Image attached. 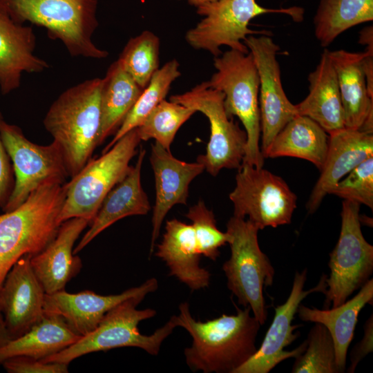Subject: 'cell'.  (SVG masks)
Masks as SVG:
<instances>
[{"label": "cell", "instance_id": "f35d334b", "mask_svg": "<svg viewBox=\"0 0 373 373\" xmlns=\"http://www.w3.org/2000/svg\"><path fill=\"white\" fill-rule=\"evenodd\" d=\"M372 341L373 316L371 314L364 325V334L362 339L353 347L350 353L351 363L347 369V372H354L359 362L372 352Z\"/></svg>", "mask_w": 373, "mask_h": 373}, {"label": "cell", "instance_id": "52a82bcc", "mask_svg": "<svg viewBox=\"0 0 373 373\" xmlns=\"http://www.w3.org/2000/svg\"><path fill=\"white\" fill-rule=\"evenodd\" d=\"M259 229L246 218L233 216L227 224L229 258L222 265L228 289L238 304L249 307L262 325L267 318L263 289L272 285L275 270L260 248Z\"/></svg>", "mask_w": 373, "mask_h": 373}, {"label": "cell", "instance_id": "ac0fdd59", "mask_svg": "<svg viewBox=\"0 0 373 373\" xmlns=\"http://www.w3.org/2000/svg\"><path fill=\"white\" fill-rule=\"evenodd\" d=\"M150 162L156 192L151 219V255L167 213L175 204H186L189 184L204 171V166L198 162L191 163L177 159L171 151L156 142L151 146Z\"/></svg>", "mask_w": 373, "mask_h": 373}, {"label": "cell", "instance_id": "f1b7e54d", "mask_svg": "<svg viewBox=\"0 0 373 373\" xmlns=\"http://www.w3.org/2000/svg\"><path fill=\"white\" fill-rule=\"evenodd\" d=\"M142 90L117 60L111 64L102 78L99 145L114 135Z\"/></svg>", "mask_w": 373, "mask_h": 373}, {"label": "cell", "instance_id": "8992f818", "mask_svg": "<svg viewBox=\"0 0 373 373\" xmlns=\"http://www.w3.org/2000/svg\"><path fill=\"white\" fill-rule=\"evenodd\" d=\"M216 71L209 86L224 95V106L229 117L236 116L247 133V147L242 164L262 167L260 147L261 135L259 108V76L251 54L229 49L213 59Z\"/></svg>", "mask_w": 373, "mask_h": 373}, {"label": "cell", "instance_id": "d590c367", "mask_svg": "<svg viewBox=\"0 0 373 373\" xmlns=\"http://www.w3.org/2000/svg\"><path fill=\"white\" fill-rule=\"evenodd\" d=\"M343 198L373 209V156L352 169L330 190Z\"/></svg>", "mask_w": 373, "mask_h": 373}, {"label": "cell", "instance_id": "8fae6325", "mask_svg": "<svg viewBox=\"0 0 373 373\" xmlns=\"http://www.w3.org/2000/svg\"><path fill=\"white\" fill-rule=\"evenodd\" d=\"M170 101L204 114L210 123L211 134L206 153L198 157L211 175L216 176L222 169H239L247 147V133L227 115L224 95L211 88L207 81L190 90L173 95Z\"/></svg>", "mask_w": 373, "mask_h": 373}, {"label": "cell", "instance_id": "44dd1931", "mask_svg": "<svg viewBox=\"0 0 373 373\" xmlns=\"http://www.w3.org/2000/svg\"><path fill=\"white\" fill-rule=\"evenodd\" d=\"M90 225L82 218L64 221L54 239L39 253L30 258L32 269L46 294L64 289L80 271V258L73 254V246L81 233Z\"/></svg>", "mask_w": 373, "mask_h": 373}, {"label": "cell", "instance_id": "ab89813d", "mask_svg": "<svg viewBox=\"0 0 373 373\" xmlns=\"http://www.w3.org/2000/svg\"><path fill=\"white\" fill-rule=\"evenodd\" d=\"M11 338L8 332L3 316L0 309V347H3L11 341Z\"/></svg>", "mask_w": 373, "mask_h": 373}, {"label": "cell", "instance_id": "1f68e13d", "mask_svg": "<svg viewBox=\"0 0 373 373\" xmlns=\"http://www.w3.org/2000/svg\"><path fill=\"white\" fill-rule=\"evenodd\" d=\"M159 37L149 30L131 38L117 61L122 68L144 89L160 65Z\"/></svg>", "mask_w": 373, "mask_h": 373}, {"label": "cell", "instance_id": "e0dca14e", "mask_svg": "<svg viewBox=\"0 0 373 373\" xmlns=\"http://www.w3.org/2000/svg\"><path fill=\"white\" fill-rule=\"evenodd\" d=\"M157 288V280L151 278L118 294L103 296L92 291L71 294L64 289L45 294L44 311L62 317L69 328L82 337L95 329L105 314L121 302L144 291L153 293Z\"/></svg>", "mask_w": 373, "mask_h": 373}, {"label": "cell", "instance_id": "6da1fadb", "mask_svg": "<svg viewBox=\"0 0 373 373\" xmlns=\"http://www.w3.org/2000/svg\"><path fill=\"white\" fill-rule=\"evenodd\" d=\"M236 309V314H222L201 321L192 316L187 302L180 304L176 323L192 339L191 345L184 351L191 371L234 373L256 353L261 325L251 315L249 307Z\"/></svg>", "mask_w": 373, "mask_h": 373}, {"label": "cell", "instance_id": "d6986e66", "mask_svg": "<svg viewBox=\"0 0 373 373\" xmlns=\"http://www.w3.org/2000/svg\"><path fill=\"white\" fill-rule=\"evenodd\" d=\"M372 156L373 133L344 128L329 134L326 158L307 202V211L315 212L338 182Z\"/></svg>", "mask_w": 373, "mask_h": 373}, {"label": "cell", "instance_id": "ffe728a7", "mask_svg": "<svg viewBox=\"0 0 373 373\" xmlns=\"http://www.w3.org/2000/svg\"><path fill=\"white\" fill-rule=\"evenodd\" d=\"M36 36L31 26L15 21L0 5V90L3 95L21 86L23 73H39L49 68L35 55Z\"/></svg>", "mask_w": 373, "mask_h": 373}, {"label": "cell", "instance_id": "2e32d148", "mask_svg": "<svg viewBox=\"0 0 373 373\" xmlns=\"http://www.w3.org/2000/svg\"><path fill=\"white\" fill-rule=\"evenodd\" d=\"M30 257L24 256L12 266L0 289V309L12 340L28 332L44 315L46 292Z\"/></svg>", "mask_w": 373, "mask_h": 373}, {"label": "cell", "instance_id": "4fadbf2b", "mask_svg": "<svg viewBox=\"0 0 373 373\" xmlns=\"http://www.w3.org/2000/svg\"><path fill=\"white\" fill-rule=\"evenodd\" d=\"M0 137L10 157L15 173V186L3 212L14 210L30 193L47 181L66 182L68 175L59 146L52 140L48 145L30 141L21 128L6 122L0 124Z\"/></svg>", "mask_w": 373, "mask_h": 373}, {"label": "cell", "instance_id": "7a4b0ae2", "mask_svg": "<svg viewBox=\"0 0 373 373\" xmlns=\"http://www.w3.org/2000/svg\"><path fill=\"white\" fill-rule=\"evenodd\" d=\"M65 198L64 184L47 181L18 207L0 215V289L21 257L37 254L56 236Z\"/></svg>", "mask_w": 373, "mask_h": 373}, {"label": "cell", "instance_id": "7c38bea8", "mask_svg": "<svg viewBox=\"0 0 373 373\" xmlns=\"http://www.w3.org/2000/svg\"><path fill=\"white\" fill-rule=\"evenodd\" d=\"M229 199L233 216L247 217L260 230L289 224L297 197L281 177L262 167L242 164Z\"/></svg>", "mask_w": 373, "mask_h": 373}, {"label": "cell", "instance_id": "74e56055", "mask_svg": "<svg viewBox=\"0 0 373 373\" xmlns=\"http://www.w3.org/2000/svg\"><path fill=\"white\" fill-rule=\"evenodd\" d=\"M3 119L0 112V124ZM15 182L12 164L0 137V207L2 211L12 193Z\"/></svg>", "mask_w": 373, "mask_h": 373}, {"label": "cell", "instance_id": "ba28073f", "mask_svg": "<svg viewBox=\"0 0 373 373\" xmlns=\"http://www.w3.org/2000/svg\"><path fill=\"white\" fill-rule=\"evenodd\" d=\"M140 142L137 128L130 131L100 157L90 158L64 184L66 198L59 216L61 224L70 218H82L90 224L106 195L130 171V162Z\"/></svg>", "mask_w": 373, "mask_h": 373}, {"label": "cell", "instance_id": "d4e9b609", "mask_svg": "<svg viewBox=\"0 0 373 373\" xmlns=\"http://www.w3.org/2000/svg\"><path fill=\"white\" fill-rule=\"evenodd\" d=\"M329 52L324 49L315 70L308 75V95L295 104L299 115L312 119L328 135L345 128L337 76Z\"/></svg>", "mask_w": 373, "mask_h": 373}, {"label": "cell", "instance_id": "603a6c76", "mask_svg": "<svg viewBox=\"0 0 373 373\" xmlns=\"http://www.w3.org/2000/svg\"><path fill=\"white\" fill-rule=\"evenodd\" d=\"M146 151L142 146L135 164L103 200L90 228L73 249L77 254L97 236L117 221L131 216L146 215L151 210L148 196L141 184V171Z\"/></svg>", "mask_w": 373, "mask_h": 373}, {"label": "cell", "instance_id": "f546056e", "mask_svg": "<svg viewBox=\"0 0 373 373\" xmlns=\"http://www.w3.org/2000/svg\"><path fill=\"white\" fill-rule=\"evenodd\" d=\"M373 20V0H320L314 17V35L322 47L341 33Z\"/></svg>", "mask_w": 373, "mask_h": 373}, {"label": "cell", "instance_id": "d6a6232c", "mask_svg": "<svg viewBox=\"0 0 373 373\" xmlns=\"http://www.w3.org/2000/svg\"><path fill=\"white\" fill-rule=\"evenodd\" d=\"M197 111L180 104L163 99L137 127L143 141L154 139L167 151L182 126Z\"/></svg>", "mask_w": 373, "mask_h": 373}, {"label": "cell", "instance_id": "9c48e42d", "mask_svg": "<svg viewBox=\"0 0 373 373\" xmlns=\"http://www.w3.org/2000/svg\"><path fill=\"white\" fill-rule=\"evenodd\" d=\"M196 8L197 13L204 17L186 32V41L193 48L208 51L214 57L222 54V46L248 53L244 44L247 36L271 35L267 30L256 31L249 28L250 21L257 16L285 14L295 21H302L304 16V9L300 7L269 8L260 6L256 0H215Z\"/></svg>", "mask_w": 373, "mask_h": 373}, {"label": "cell", "instance_id": "4316f807", "mask_svg": "<svg viewBox=\"0 0 373 373\" xmlns=\"http://www.w3.org/2000/svg\"><path fill=\"white\" fill-rule=\"evenodd\" d=\"M329 145V135L314 120L297 115L276 135L264 158L294 157L306 160L320 171Z\"/></svg>", "mask_w": 373, "mask_h": 373}, {"label": "cell", "instance_id": "7402d4cb", "mask_svg": "<svg viewBox=\"0 0 373 373\" xmlns=\"http://www.w3.org/2000/svg\"><path fill=\"white\" fill-rule=\"evenodd\" d=\"M344 111L345 128L373 133V96L369 93L363 59L364 52H329Z\"/></svg>", "mask_w": 373, "mask_h": 373}, {"label": "cell", "instance_id": "4dcf8cb0", "mask_svg": "<svg viewBox=\"0 0 373 373\" xmlns=\"http://www.w3.org/2000/svg\"><path fill=\"white\" fill-rule=\"evenodd\" d=\"M179 63L176 59L166 62L152 76L149 84L130 110L112 140L102 153L111 149L123 135L138 127L148 115L164 99L172 83L180 76Z\"/></svg>", "mask_w": 373, "mask_h": 373}, {"label": "cell", "instance_id": "8d00e7d4", "mask_svg": "<svg viewBox=\"0 0 373 373\" xmlns=\"http://www.w3.org/2000/svg\"><path fill=\"white\" fill-rule=\"evenodd\" d=\"M2 365L9 373H67L68 365L58 362H44L26 356H15L3 361Z\"/></svg>", "mask_w": 373, "mask_h": 373}, {"label": "cell", "instance_id": "9a60e30c", "mask_svg": "<svg viewBox=\"0 0 373 373\" xmlns=\"http://www.w3.org/2000/svg\"><path fill=\"white\" fill-rule=\"evenodd\" d=\"M327 276L323 274L315 287L304 290L307 269L296 272L290 294L283 304L275 307L273 321L261 345L234 373H268L282 361L296 358L304 352L307 345L306 340L293 350L284 349L299 336L298 332H295L299 325L292 324L299 305L311 294L325 292Z\"/></svg>", "mask_w": 373, "mask_h": 373}, {"label": "cell", "instance_id": "3957f363", "mask_svg": "<svg viewBox=\"0 0 373 373\" xmlns=\"http://www.w3.org/2000/svg\"><path fill=\"white\" fill-rule=\"evenodd\" d=\"M102 78L73 86L52 103L43 121L60 147L68 175H75L99 146Z\"/></svg>", "mask_w": 373, "mask_h": 373}, {"label": "cell", "instance_id": "30bf717a", "mask_svg": "<svg viewBox=\"0 0 373 373\" xmlns=\"http://www.w3.org/2000/svg\"><path fill=\"white\" fill-rule=\"evenodd\" d=\"M360 205L353 201L343 202L340 235L329 254L325 309L345 303L372 274L373 246L366 241L361 231Z\"/></svg>", "mask_w": 373, "mask_h": 373}, {"label": "cell", "instance_id": "836d02e7", "mask_svg": "<svg viewBox=\"0 0 373 373\" xmlns=\"http://www.w3.org/2000/svg\"><path fill=\"white\" fill-rule=\"evenodd\" d=\"M306 339L304 352L297 356L292 373H340L332 337L322 324L314 323Z\"/></svg>", "mask_w": 373, "mask_h": 373}, {"label": "cell", "instance_id": "484cf974", "mask_svg": "<svg viewBox=\"0 0 373 373\" xmlns=\"http://www.w3.org/2000/svg\"><path fill=\"white\" fill-rule=\"evenodd\" d=\"M373 280L370 279L350 300L332 309H319L300 304L296 314L305 322L323 325L330 333L335 347L339 372H344L348 347L354 338L358 316L367 305H372Z\"/></svg>", "mask_w": 373, "mask_h": 373}, {"label": "cell", "instance_id": "83f0119b", "mask_svg": "<svg viewBox=\"0 0 373 373\" xmlns=\"http://www.w3.org/2000/svg\"><path fill=\"white\" fill-rule=\"evenodd\" d=\"M80 338L62 317L44 313L41 320L28 332L0 347V363L15 356L42 360L66 349Z\"/></svg>", "mask_w": 373, "mask_h": 373}, {"label": "cell", "instance_id": "e575fe53", "mask_svg": "<svg viewBox=\"0 0 373 373\" xmlns=\"http://www.w3.org/2000/svg\"><path fill=\"white\" fill-rule=\"evenodd\" d=\"M185 216L191 221L201 256L216 261L220 254L219 249L228 244L229 233L218 229L214 213L202 200L191 207Z\"/></svg>", "mask_w": 373, "mask_h": 373}, {"label": "cell", "instance_id": "277c9868", "mask_svg": "<svg viewBox=\"0 0 373 373\" xmlns=\"http://www.w3.org/2000/svg\"><path fill=\"white\" fill-rule=\"evenodd\" d=\"M98 4L99 0H0L15 21L44 28L72 57L102 59L109 53L93 40L99 26Z\"/></svg>", "mask_w": 373, "mask_h": 373}, {"label": "cell", "instance_id": "cb8c5ba5", "mask_svg": "<svg viewBox=\"0 0 373 373\" xmlns=\"http://www.w3.org/2000/svg\"><path fill=\"white\" fill-rule=\"evenodd\" d=\"M155 256L165 262L169 276L177 278L191 290L209 286L210 272L200 267V254L191 224L176 218L166 220L162 241Z\"/></svg>", "mask_w": 373, "mask_h": 373}, {"label": "cell", "instance_id": "60d3db41", "mask_svg": "<svg viewBox=\"0 0 373 373\" xmlns=\"http://www.w3.org/2000/svg\"><path fill=\"white\" fill-rule=\"evenodd\" d=\"M215 1V0H188V2L195 6V8L198 7V6H200L204 3H207V2H210V1Z\"/></svg>", "mask_w": 373, "mask_h": 373}, {"label": "cell", "instance_id": "5bb4252c", "mask_svg": "<svg viewBox=\"0 0 373 373\" xmlns=\"http://www.w3.org/2000/svg\"><path fill=\"white\" fill-rule=\"evenodd\" d=\"M244 44L252 55L259 76L260 151L264 157L276 135L298 114L283 87L277 60L280 46L267 35H249Z\"/></svg>", "mask_w": 373, "mask_h": 373}, {"label": "cell", "instance_id": "5b68a950", "mask_svg": "<svg viewBox=\"0 0 373 373\" xmlns=\"http://www.w3.org/2000/svg\"><path fill=\"white\" fill-rule=\"evenodd\" d=\"M149 294L144 291L121 302L105 314L92 332L61 352L41 361L69 365L73 360L89 353L125 347H138L151 355H157L164 341L178 325L174 315L152 334L144 335L140 332L139 323L156 315L153 309H137Z\"/></svg>", "mask_w": 373, "mask_h": 373}]
</instances>
